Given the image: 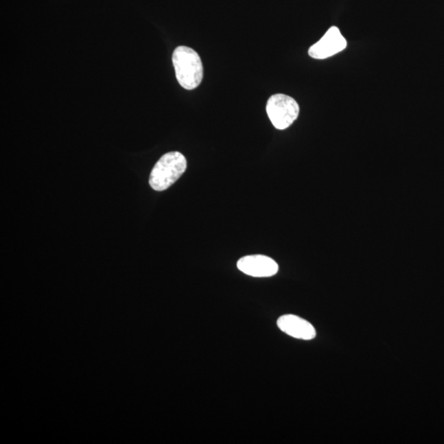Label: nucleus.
<instances>
[{
	"label": "nucleus",
	"instance_id": "nucleus-1",
	"mask_svg": "<svg viewBox=\"0 0 444 444\" xmlns=\"http://www.w3.org/2000/svg\"><path fill=\"white\" fill-rule=\"evenodd\" d=\"M172 62L178 84L186 90L196 89L203 78L200 56L192 48L178 47L173 52Z\"/></svg>",
	"mask_w": 444,
	"mask_h": 444
},
{
	"label": "nucleus",
	"instance_id": "nucleus-2",
	"mask_svg": "<svg viewBox=\"0 0 444 444\" xmlns=\"http://www.w3.org/2000/svg\"><path fill=\"white\" fill-rule=\"evenodd\" d=\"M187 169V160L182 153H165L157 161L151 172L149 184L156 191H164L175 184Z\"/></svg>",
	"mask_w": 444,
	"mask_h": 444
},
{
	"label": "nucleus",
	"instance_id": "nucleus-3",
	"mask_svg": "<svg viewBox=\"0 0 444 444\" xmlns=\"http://www.w3.org/2000/svg\"><path fill=\"white\" fill-rule=\"evenodd\" d=\"M266 110L272 126L280 130L292 126L300 113L296 100L285 94L272 95L268 99Z\"/></svg>",
	"mask_w": 444,
	"mask_h": 444
},
{
	"label": "nucleus",
	"instance_id": "nucleus-4",
	"mask_svg": "<svg viewBox=\"0 0 444 444\" xmlns=\"http://www.w3.org/2000/svg\"><path fill=\"white\" fill-rule=\"evenodd\" d=\"M347 41L338 27H331L320 40L309 49L310 57L316 60H325L337 55L347 47Z\"/></svg>",
	"mask_w": 444,
	"mask_h": 444
},
{
	"label": "nucleus",
	"instance_id": "nucleus-5",
	"mask_svg": "<svg viewBox=\"0 0 444 444\" xmlns=\"http://www.w3.org/2000/svg\"><path fill=\"white\" fill-rule=\"evenodd\" d=\"M237 268L240 272L254 277H272L279 270L276 261L260 255L243 257L238 261Z\"/></svg>",
	"mask_w": 444,
	"mask_h": 444
},
{
	"label": "nucleus",
	"instance_id": "nucleus-6",
	"mask_svg": "<svg viewBox=\"0 0 444 444\" xmlns=\"http://www.w3.org/2000/svg\"><path fill=\"white\" fill-rule=\"evenodd\" d=\"M277 325L281 331L294 338L309 341L316 337L314 327L297 315H282L277 319Z\"/></svg>",
	"mask_w": 444,
	"mask_h": 444
}]
</instances>
